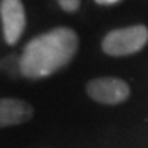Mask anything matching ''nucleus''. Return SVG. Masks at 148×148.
I'll use <instances>...</instances> for the list:
<instances>
[{"label":"nucleus","mask_w":148,"mask_h":148,"mask_svg":"<svg viewBox=\"0 0 148 148\" xmlns=\"http://www.w3.org/2000/svg\"><path fill=\"white\" fill-rule=\"evenodd\" d=\"M79 50V36L71 27H55L41 33L24 45L20 55L21 76L44 79L58 73L74 59Z\"/></svg>","instance_id":"1"},{"label":"nucleus","mask_w":148,"mask_h":148,"mask_svg":"<svg viewBox=\"0 0 148 148\" xmlns=\"http://www.w3.org/2000/svg\"><path fill=\"white\" fill-rule=\"evenodd\" d=\"M148 44V27L134 24L129 27L113 29L103 38L101 49L106 55L113 58L129 56L138 53Z\"/></svg>","instance_id":"2"},{"label":"nucleus","mask_w":148,"mask_h":148,"mask_svg":"<svg viewBox=\"0 0 148 148\" xmlns=\"http://www.w3.org/2000/svg\"><path fill=\"white\" fill-rule=\"evenodd\" d=\"M86 94L101 104H119L130 97V86L118 77H97L86 85Z\"/></svg>","instance_id":"3"},{"label":"nucleus","mask_w":148,"mask_h":148,"mask_svg":"<svg viewBox=\"0 0 148 148\" xmlns=\"http://www.w3.org/2000/svg\"><path fill=\"white\" fill-rule=\"evenodd\" d=\"M0 21L3 39L8 45L20 41L26 29V9L21 0H0Z\"/></svg>","instance_id":"4"},{"label":"nucleus","mask_w":148,"mask_h":148,"mask_svg":"<svg viewBox=\"0 0 148 148\" xmlns=\"http://www.w3.org/2000/svg\"><path fill=\"white\" fill-rule=\"evenodd\" d=\"M33 116V107L20 98H2L0 100V125L2 129L20 125L30 121Z\"/></svg>","instance_id":"5"},{"label":"nucleus","mask_w":148,"mask_h":148,"mask_svg":"<svg viewBox=\"0 0 148 148\" xmlns=\"http://www.w3.org/2000/svg\"><path fill=\"white\" fill-rule=\"evenodd\" d=\"M2 71L12 79L21 76V65H20V56L15 53H9L2 58Z\"/></svg>","instance_id":"6"},{"label":"nucleus","mask_w":148,"mask_h":148,"mask_svg":"<svg viewBox=\"0 0 148 148\" xmlns=\"http://www.w3.org/2000/svg\"><path fill=\"white\" fill-rule=\"evenodd\" d=\"M56 2H58V5L60 6V9H62V11L73 14V12H76L79 9L82 0H56Z\"/></svg>","instance_id":"7"},{"label":"nucleus","mask_w":148,"mask_h":148,"mask_svg":"<svg viewBox=\"0 0 148 148\" xmlns=\"http://www.w3.org/2000/svg\"><path fill=\"white\" fill-rule=\"evenodd\" d=\"M118 2H121V0H95V3L103 5V6H110V5H115Z\"/></svg>","instance_id":"8"}]
</instances>
